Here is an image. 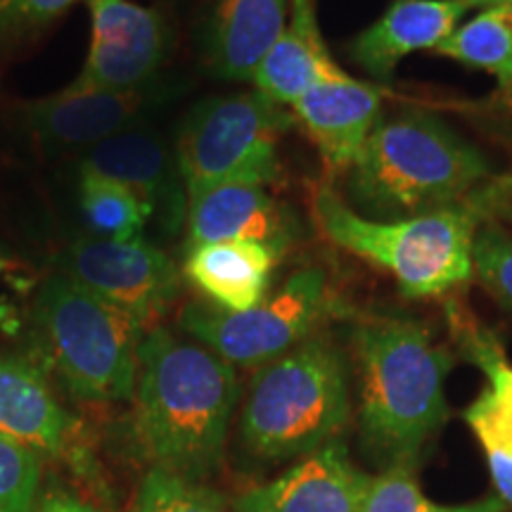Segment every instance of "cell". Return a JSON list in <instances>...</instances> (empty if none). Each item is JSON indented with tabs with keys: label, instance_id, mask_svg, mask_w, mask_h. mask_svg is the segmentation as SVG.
Segmentation results:
<instances>
[{
	"label": "cell",
	"instance_id": "cell-1",
	"mask_svg": "<svg viewBox=\"0 0 512 512\" xmlns=\"http://www.w3.org/2000/svg\"><path fill=\"white\" fill-rule=\"evenodd\" d=\"M358 396V448L377 472L418 470L451 418L453 356L420 320L358 316L349 330Z\"/></svg>",
	"mask_w": 512,
	"mask_h": 512
},
{
	"label": "cell",
	"instance_id": "cell-2",
	"mask_svg": "<svg viewBox=\"0 0 512 512\" xmlns=\"http://www.w3.org/2000/svg\"><path fill=\"white\" fill-rule=\"evenodd\" d=\"M238 403L240 380L228 361L166 328L145 332L131 437L150 467L207 482L223 460Z\"/></svg>",
	"mask_w": 512,
	"mask_h": 512
},
{
	"label": "cell",
	"instance_id": "cell-3",
	"mask_svg": "<svg viewBox=\"0 0 512 512\" xmlns=\"http://www.w3.org/2000/svg\"><path fill=\"white\" fill-rule=\"evenodd\" d=\"M491 178L489 157L432 112L377 121L347 171V202L375 221H396L453 207Z\"/></svg>",
	"mask_w": 512,
	"mask_h": 512
},
{
	"label": "cell",
	"instance_id": "cell-4",
	"mask_svg": "<svg viewBox=\"0 0 512 512\" xmlns=\"http://www.w3.org/2000/svg\"><path fill=\"white\" fill-rule=\"evenodd\" d=\"M501 183H486L470 200L396 221L366 219L328 185L313 195V219L332 245L394 278L403 297L430 299L472 280V240L489 221Z\"/></svg>",
	"mask_w": 512,
	"mask_h": 512
},
{
	"label": "cell",
	"instance_id": "cell-5",
	"mask_svg": "<svg viewBox=\"0 0 512 512\" xmlns=\"http://www.w3.org/2000/svg\"><path fill=\"white\" fill-rule=\"evenodd\" d=\"M351 358L330 332L256 370L240 411V446L259 463H285L342 439L351 422Z\"/></svg>",
	"mask_w": 512,
	"mask_h": 512
},
{
	"label": "cell",
	"instance_id": "cell-6",
	"mask_svg": "<svg viewBox=\"0 0 512 512\" xmlns=\"http://www.w3.org/2000/svg\"><path fill=\"white\" fill-rule=\"evenodd\" d=\"M34 323L43 351L74 399L133 401L147 330L131 313L57 273L36 294Z\"/></svg>",
	"mask_w": 512,
	"mask_h": 512
},
{
	"label": "cell",
	"instance_id": "cell-7",
	"mask_svg": "<svg viewBox=\"0 0 512 512\" xmlns=\"http://www.w3.org/2000/svg\"><path fill=\"white\" fill-rule=\"evenodd\" d=\"M294 124L292 112L256 88L197 105L176 145L188 200L216 185L254 183L266 188L278 181V145Z\"/></svg>",
	"mask_w": 512,
	"mask_h": 512
},
{
	"label": "cell",
	"instance_id": "cell-8",
	"mask_svg": "<svg viewBox=\"0 0 512 512\" xmlns=\"http://www.w3.org/2000/svg\"><path fill=\"white\" fill-rule=\"evenodd\" d=\"M344 313L320 266L294 271L273 297L247 311L185 304L178 325L230 366L261 368L316 335L325 318Z\"/></svg>",
	"mask_w": 512,
	"mask_h": 512
},
{
	"label": "cell",
	"instance_id": "cell-9",
	"mask_svg": "<svg viewBox=\"0 0 512 512\" xmlns=\"http://www.w3.org/2000/svg\"><path fill=\"white\" fill-rule=\"evenodd\" d=\"M57 266L86 290L131 313L145 330L181 294V273L174 261L140 238L79 240L57 259Z\"/></svg>",
	"mask_w": 512,
	"mask_h": 512
},
{
	"label": "cell",
	"instance_id": "cell-10",
	"mask_svg": "<svg viewBox=\"0 0 512 512\" xmlns=\"http://www.w3.org/2000/svg\"><path fill=\"white\" fill-rule=\"evenodd\" d=\"M91 48L72 86L138 91L169 53V27L157 10L131 0H88Z\"/></svg>",
	"mask_w": 512,
	"mask_h": 512
},
{
	"label": "cell",
	"instance_id": "cell-11",
	"mask_svg": "<svg viewBox=\"0 0 512 512\" xmlns=\"http://www.w3.org/2000/svg\"><path fill=\"white\" fill-rule=\"evenodd\" d=\"M370 475L358 470L344 439L297 458L280 477L233 501L235 512H361Z\"/></svg>",
	"mask_w": 512,
	"mask_h": 512
},
{
	"label": "cell",
	"instance_id": "cell-12",
	"mask_svg": "<svg viewBox=\"0 0 512 512\" xmlns=\"http://www.w3.org/2000/svg\"><path fill=\"white\" fill-rule=\"evenodd\" d=\"M188 249L211 242H261L280 256L302 240L299 216L264 185L226 183L188 200Z\"/></svg>",
	"mask_w": 512,
	"mask_h": 512
},
{
	"label": "cell",
	"instance_id": "cell-13",
	"mask_svg": "<svg viewBox=\"0 0 512 512\" xmlns=\"http://www.w3.org/2000/svg\"><path fill=\"white\" fill-rule=\"evenodd\" d=\"M467 10L465 0H392L370 27L351 38V62L370 79L389 81L408 55L437 53Z\"/></svg>",
	"mask_w": 512,
	"mask_h": 512
},
{
	"label": "cell",
	"instance_id": "cell-14",
	"mask_svg": "<svg viewBox=\"0 0 512 512\" xmlns=\"http://www.w3.org/2000/svg\"><path fill=\"white\" fill-rule=\"evenodd\" d=\"M297 124L318 147L328 169L347 174L382 114V95L344 74L306 91L292 105Z\"/></svg>",
	"mask_w": 512,
	"mask_h": 512
},
{
	"label": "cell",
	"instance_id": "cell-15",
	"mask_svg": "<svg viewBox=\"0 0 512 512\" xmlns=\"http://www.w3.org/2000/svg\"><path fill=\"white\" fill-rule=\"evenodd\" d=\"M81 169L98 171L131 188L155 214L162 216L164 226L176 230L188 214V192H185L176 155H171L164 140L147 131H128L93 145Z\"/></svg>",
	"mask_w": 512,
	"mask_h": 512
},
{
	"label": "cell",
	"instance_id": "cell-16",
	"mask_svg": "<svg viewBox=\"0 0 512 512\" xmlns=\"http://www.w3.org/2000/svg\"><path fill=\"white\" fill-rule=\"evenodd\" d=\"M74 427L34 361L0 356V434L41 460H55L67 451Z\"/></svg>",
	"mask_w": 512,
	"mask_h": 512
},
{
	"label": "cell",
	"instance_id": "cell-17",
	"mask_svg": "<svg viewBox=\"0 0 512 512\" xmlns=\"http://www.w3.org/2000/svg\"><path fill=\"white\" fill-rule=\"evenodd\" d=\"M446 313L463 356L486 377V387L465 408L463 420L484 451H498L512 458V366L501 339L494 330L477 323L458 302H448Z\"/></svg>",
	"mask_w": 512,
	"mask_h": 512
},
{
	"label": "cell",
	"instance_id": "cell-18",
	"mask_svg": "<svg viewBox=\"0 0 512 512\" xmlns=\"http://www.w3.org/2000/svg\"><path fill=\"white\" fill-rule=\"evenodd\" d=\"M147 95L140 91H102L76 88L34 102L29 124L43 140L57 145H98L131 128L145 110Z\"/></svg>",
	"mask_w": 512,
	"mask_h": 512
},
{
	"label": "cell",
	"instance_id": "cell-19",
	"mask_svg": "<svg viewBox=\"0 0 512 512\" xmlns=\"http://www.w3.org/2000/svg\"><path fill=\"white\" fill-rule=\"evenodd\" d=\"M332 60L316 19L313 0H292L290 19L275 46L261 60L252 83L256 91L283 107H292L306 91L344 76Z\"/></svg>",
	"mask_w": 512,
	"mask_h": 512
},
{
	"label": "cell",
	"instance_id": "cell-20",
	"mask_svg": "<svg viewBox=\"0 0 512 512\" xmlns=\"http://www.w3.org/2000/svg\"><path fill=\"white\" fill-rule=\"evenodd\" d=\"M292 0H219L209 22L207 55L214 74L252 81L290 19Z\"/></svg>",
	"mask_w": 512,
	"mask_h": 512
},
{
	"label": "cell",
	"instance_id": "cell-21",
	"mask_svg": "<svg viewBox=\"0 0 512 512\" xmlns=\"http://www.w3.org/2000/svg\"><path fill=\"white\" fill-rule=\"evenodd\" d=\"M280 254L261 242H211L188 249L185 278L214 306L247 311L266 299Z\"/></svg>",
	"mask_w": 512,
	"mask_h": 512
},
{
	"label": "cell",
	"instance_id": "cell-22",
	"mask_svg": "<svg viewBox=\"0 0 512 512\" xmlns=\"http://www.w3.org/2000/svg\"><path fill=\"white\" fill-rule=\"evenodd\" d=\"M437 55L494 76L512 105V8H486L460 24L437 48Z\"/></svg>",
	"mask_w": 512,
	"mask_h": 512
},
{
	"label": "cell",
	"instance_id": "cell-23",
	"mask_svg": "<svg viewBox=\"0 0 512 512\" xmlns=\"http://www.w3.org/2000/svg\"><path fill=\"white\" fill-rule=\"evenodd\" d=\"M79 200L88 226L107 240H138L155 216L131 188L91 169H81Z\"/></svg>",
	"mask_w": 512,
	"mask_h": 512
},
{
	"label": "cell",
	"instance_id": "cell-24",
	"mask_svg": "<svg viewBox=\"0 0 512 512\" xmlns=\"http://www.w3.org/2000/svg\"><path fill=\"white\" fill-rule=\"evenodd\" d=\"M361 512H508V508L496 494L458 505L434 503L422 494L413 470L396 467L370 475Z\"/></svg>",
	"mask_w": 512,
	"mask_h": 512
},
{
	"label": "cell",
	"instance_id": "cell-25",
	"mask_svg": "<svg viewBox=\"0 0 512 512\" xmlns=\"http://www.w3.org/2000/svg\"><path fill=\"white\" fill-rule=\"evenodd\" d=\"M131 512H226V498L207 482L150 467L138 486Z\"/></svg>",
	"mask_w": 512,
	"mask_h": 512
},
{
	"label": "cell",
	"instance_id": "cell-26",
	"mask_svg": "<svg viewBox=\"0 0 512 512\" xmlns=\"http://www.w3.org/2000/svg\"><path fill=\"white\" fill-rule=\"evenodd\" d=\"M472 278L512 311V233L491 219L472 240Z\"/></svg>",
	"mask_w": 512,
	"mask_h": 512
},
{
	"label": "cell",
	"instance_id": "cell-27",
	"mask_svg": "<svg viewBox=\"0 0 512 512\" xmlns=\"http://www.w3.org/2000/svg\"><path fill=\"white\" fill-rule=\"evenodd\" d=\"M43 460L0 434V512H36Z\"/></svg>",
	"mask_w": 512,
	"mask_h": 512
},
{
	"label": "cell",
	"instance_id": "cell-28",
	"mask_svg": "<svg viewBox=\"0 0 512 512\" xmlns=\"http://www.w3.org/2000/svg\"><path fill=\"white\" fill-rule=\"evenodd\" d=\"M74 3L76 0H0V19L12 27H41Z\"/></svg>",
	"mask_w": 512,
	"mask_h": 512
},
{
	"label": "cell",
	"instance_id": "cell-29",
	"mask_svg": "<svg viewBox=\"0 0 512 512\" xmlns=\"http://www.w3.org/2000/svg\"><path fill=\"white\" fill-rule=\"evenodd\" d=\"M486 465H489L491 482L496 486V496L512 510V458L498 451H484Z\"/></svg>",
	"mask_w": 512,
	"mask_h": 512
},
{
	"label": "cell",
	"instance_id": "cell-30",
	"mask_svg": "<svg viewBox=\"0 0 512 512\" xmlns=\"http://www.w3.org/2000/svg\"><path fill=\"white\" fill-rule=\"evenodd\" d=\"M36 512H102L93 508L91 503L81 501L72 494H64V491H50L48 496H43L36 505Z\"/></svg>",
	"mask_w": 512,
	"mask_h": 512
},
{
	"label": "cell",
	"instance_id": "cell-31",
	"mask_svg": "<svg viewBox=\"0 0 512 512\" xmlns=\"http://www.w3.org/2000/svg\"><path fill=\"white\" fill-rule=\"evenodd\" d=\"M467 3V8H482V10H486V8H501V5H510L512 8V0H465Z\"/></svg>",
	"mask_w": 512,
	"mask_h": 512
},
{
	"label": "cell",
	"instance_id": "cell-32",
	"mask_svg": "<svg viewBox=\"0 0 512 512\" xmlns=\"http://www.w3.org/2000/svg\"><path fill=\"white\" fill-rule=\"evenodd\" d=\"M8 316H10V309H8V306L0 304V323H3V320L8 318Z\"/></svg>",
	"mask_w": 512,
	"mask_h": 512
}]
</instances>
